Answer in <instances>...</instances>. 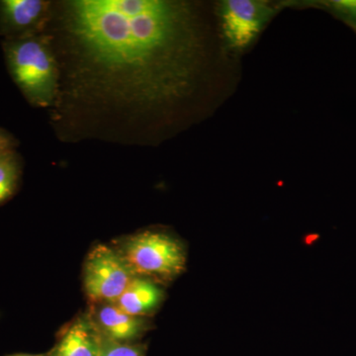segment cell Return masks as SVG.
I'll use <instances>...</instances> for the list:
<instances>
[{
	"label": "cell",
	"mask_w": 356,
	"mask_h": 356,
	"mask_svg": "<svg viewBox=\"0 0 356 356\" xmlns=\"http://www.w3.org/2000/svg\"><path fill=\"white\" fill-rule=\"evenodd\" d=\"M65 27L81 74L103 95L154 107L188 93L202 54L191 4L76 0Z\"/></svg>",
	"instance_id": "1"
},
{
	"label": "cell",
	"mask_w": 356,
	"mask_h": 356,
	"mask_svg": "<svg viewBox=\"0 0 356 356\" xmlns=\"http://www.w3.org/2000/svg\"><path fill=\"white\" fill-rule=\"evenodd\" d=\"M14 83L34 106L48 107L58 93V67L48 37L6 40L2 44Z\"/></svg>",
	"instance_id": "2"
},
{
	"label": "cell",
	"mask_w": 356,
	"mask_h": 356,
	"mask_svg": "<svg viewBox=\"0 0 356 356\" xmlns=\"http://www.w3.org/2000/svg\"><path fill=\"white\" fill-rule=\"evenodd\" d=\"M119 252L134 275L153 281L175 280L186 266L182 243L163 232L146 231L130 236Z\"/></svg>",
	"instance_id": "3"
},
{
	"label": "cell",
	"mask_w": 356,
	"mask_h": 356,
	"mask_svg": "<svg viewBox=\"0 0 356 356\" xmlns=\"http://www.w3.org/2000/svg\"><path fill=\"white\" fill-rule=\"evenodd\" d=\"M135 277L119 250L96 245L86 259L83 286L95 303H115Z\"/></svg>",
	"instance_id": "4"
},
{
	"label": "cell",
	"mask_w": 356,
	"mask_h": 356,
	"mask_svg": "<svg viewBox=\"0 0 356 356\" xmlns=\"http://www.w3.org/2000/svg\"><path fill=\"white\" fill-rule=\"evenodd\" d=\"M275 10L267 2L255 0H226L220 4L222 32L229 48H247Z\"/></svg>",
	"instance_id": "5"
},
{
	"label": "cell",
	"mask_w": 356,
	"mask_h": 356,
	"mask_svg": "<svg viewBox=\"0 0 356 356\" xmlns=\"http://www.w3.org/2000/svg\"><path fill=\"white\" fill-rule=\"evenodd\" d=\"M50 6L43 0H1L0 35L6 40L41 35L49 19Z\"/></svg>",
	"instance_id": "6"
},
{
	"label": "cell",
	"mask_w": 356,
	"mask_h": 356,
	"mask_svg": "<svg viewBox=\"0 0 356 356\" xmlns=\"http://www.w3.org/2000/svg\"><path fill=\"white\" fill-rule=\"evenodd\" d=\"M105 344L92 317L79 316L60 337L51 356H102Z\"/></svg>",
	"instance_id": "7"
},
{
	"label": "cell",
	"mask_w": 356,
	"mask_h": 356,
	"mask_svg": "<svg viewBox=\"0 0 356 356\" xmlns=\"http://www.w3.org/2000/svg\"><path fill=\"white\" fill-rule=\"evenodd\" d=\"M95 321L102 336L113 343H125L136 339L146 330L144 318L135 317L121 310L115 303L99 304Z\"/></svg>",
	"instance_id": "8"
},
{
	"label": "cell",
	"mask_w": 356,
	"mask_h": 356,
	"mask_svg": "<svg viewBox=\"0 0 356 356\" xmlns=\"http://www.w3.org/2000/svg\"><path fill=\"white\" fill-rule=\"evenodd\" d=\"M163 299L165 294L156 282L135 276L115 304L130 315L144 318L156 311Z\"/></svg>",
	"instance_id": "9"
},
{
	"label": "cell",
	"mask_w": 356,
	"mask_h": 356,
	"mask_svg": "<svg viewBox=\"0 0 356 356\" xmlns=\"http://www.w3.org/2000/svg\"><path fill=\"white\" fill-rule=\"evenodd\" d=\"M21 173L22 163L15 149L0 154V205L17 191Z\"/></svg>",
	"instance_id": "10"
},
{
	"label": "cell",
	"mask_w": 356,
	"mask_h": 356,
	"mask_svg": "<svg viewBox=\"0 0 356 356\" xmlns=\"http://www.w3.org/2000/svg\"><path fill=\"white\" fill-rule=\"evenodd\" d=\"M327 6L356 27V0H334L327 2Z\"/></svg>",
	"instance_id": "11"
},
{
	"label": "cell",
	"mask_w": 356,
	"mask_h": 356,
	"mask_svg": "<svg viewBox=\"0 0 356 356\" xmlns=\"http://www.w3.org/2000/svg\"><path fill=\"white\" fill-rule=\"evenodd\" d=\"M102 356H143V353L137 346L114 343L111 346H105Z\"/></svg>",
	"instance_id": "12"
},
{
	"label": "cell",
	"mask_w": 356,
	"mask_h": 356,
	"mask_svg": "<svg viewBox=\"0 0 356 356\" xmlns=\"http://www.w3.org/2000/svg\"><path fill=\"white\" fill-rule=\"evenodd\" d=\"M17 145L15 138L10 133L0 128V154L14 151Z\"/></svg>",
	"instance_id": "13"
},
{
	"label": "cell",
	"mask_w": 356,
	"mask_h": 356,
	"mask_svg": "<svg viewBox=\"0 0 356 356\" xmlns=\"http://www.w3.org/2000/svg\"><path fill=\"white\" fill-rule=\"evenodd\" d=\"M10 356H43V355H14Z\"/></svg>",
	"instance_id": "14"
}]
</instances>
